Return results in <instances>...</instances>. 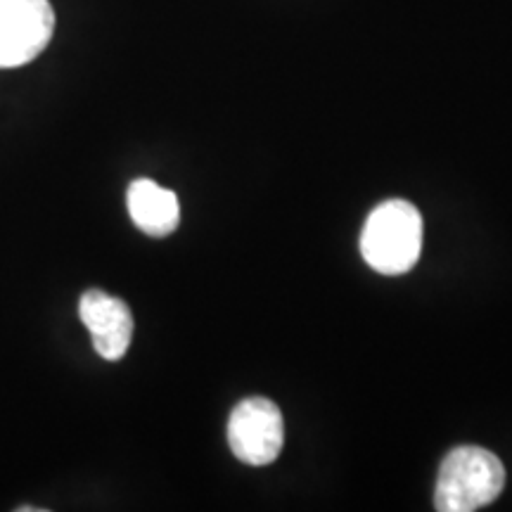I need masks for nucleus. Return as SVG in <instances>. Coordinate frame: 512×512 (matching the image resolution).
<instances>
[{
  "label": "nucleus",
  "instance_id": "1",
  "mask_svg": "<svg viewBox=\"0 0 512 512\" xmlns=\"http://www.w3.org/2000/svg\"><path fill=\"white\" fill-rule=\"evenodd\" d=\"M422 216L406 200H387L370 211L361 233V254L373 271L403 275L422 252Z\"/></svg>",
  "mask_w": 512,
  "mask_h": 512
},
{
  "label": "nucleus",
  "instance_id": "2",
  "mask_svg": "<svg viewBox=\"0 0 512 512\" xmlns=\"http://www.w3.org/2000/svg\"><path fill=\"white\" fill-rule=\"evenodd\" d=\"M505 467L482 446H458L444 458L434 491L439 512H475L501 496Z\"/></svg>",
  "mask_w": 512,
  "mask_h": 512
},
{
  "label": "nucleus",
  "instance_id": "3",
  "mask_svg": "<svg viewBox=\"0 0 512 512\" xmlns=\"http://www.w3.org/2000/svg\"><path fill=\"white\" fill-rule=\"evenodd\" d=\"M285 420L273 401L254 399L240 401L228 420V444L233 456L242 463L261 467L271 465L283 451Z\"/></svg>",
  "mask_w": 512,
  "mask_h": 512
},
{
  "label": "nucleus",
  "instance_id": "4",
  "mask_svg": "<svg viewBox=\"0 0 512 512\" xmlns=\"http://www.w3.org/2000/svg\"><path fill=\"white\" fill-rule=\"evenodd\" d=\"M53 31L48 0H0V69L22 67L41 55Z\"/></svg>",
  "mask_w": 512,
  "mask_h": 512
},
{
  "label": "nucleus",
  "instance_id": "5",
  "mask_svg": "<svg viewBox=\"0 0 512 512\" xmlns=\"http://www.w3.org/2000/svg\"><path fill=\"white\" fill-rule=\"evenodd\" d=\"M79 316L91 332L95 351L105 361L126 356L133 339V313L126 302L102 290H88L79 302Z\"/></svg>",
  "mask_w": 512,
  "mask_h": 512
},
{
  "label": "nucleus",
  "instance_id": "6",
  "mask_svg": "<svg viewBox=\"0 0 512 512\" xmlns=\"http://www.w3.org/2000/svg\"><path fill=\"white\" fill-rule=\"evenodd\" d=\"M126 207L136 228L150 238H166L181 223V204L176 192L162 188L150 178H138L128 185Z\"/></svg>",
  "mask_w": 512,
  "mask_h": 512
}]
</instances>
